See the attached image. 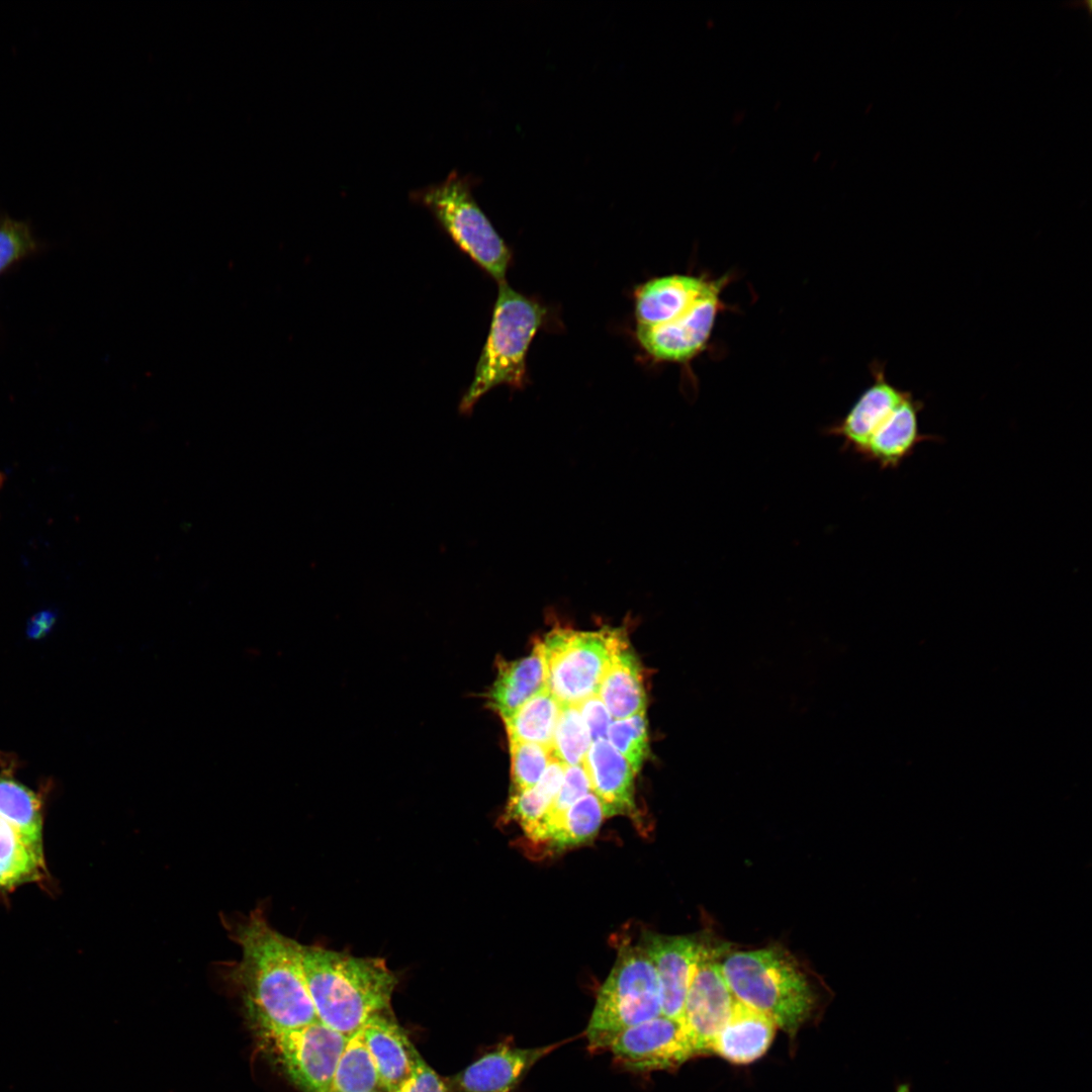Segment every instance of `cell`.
Masks as SVG:
<instances>
[{"label":"cell","instance_id":"1","mask_svg":"<svg viewBox=\"0 0 1092 1092\" xmlns=\"http://www.w3.org/2000/svg\"><path fill=\"white\" fill-rule=\"evenodd\" d=\"M241 958L230 968L265 1037L318 1021L302 966V944L273 929L261 909L232 929Z\"/></svg>","mask_w":1092,"mask_h":1092},{"label":"cell","instance_id":"2","mask_svg":"<svg viewBox=\"0 0 1092 1092\" xmlns=\"http://www.w3.org/2000/svg\"><path fill=\"white\" fill-rule=\"evenodd\" d=\"M302 966L320 1021L346 1036L387 1012L397 983L379 958L302 945Z\"/></svg>","mask_w":1092,"mask_h":1092},{"label":"cell","instance_id":"3","mask_svg":"<svg viewBox=\"0 0 1092 1092\" xmlns=\"http://www.w3.org/2000/svg\"><path fill=\"white\" fill-rule=\"evenodd\" d=\"M719 964L734 998L771 1018L790 1035L811 1015L814 992L784 949L775 946L734 951Z\"/></svg>","mask_w":1092,"mask_h":1092},{"label":"cell","instance_id":"4","mask_svg":"<svg viewBox=\"0 0 1092 1092\" xmlns=\"http://www.w3.org/2000/svg\"><path fill=\"white\" fill-rule=\"evenodd\" d=\"M498 284L489 334L472 382L459 404L462 414H469L483 394L499 384L524 386L526 354L545 314L539 303L515 291L506 281Z\"/></svg>","mask_w":1092,"mask_h":1092},{"label":"cell","instance_id":"5","mask_svg":"<svg viewBox=\"0 0 1092 1092\" xmlns=\"http://www.w3.org/2000/svg\"><path fill=\"white\" fill-rule=\"evenodd\" d=\"M660 1014V989L653 964L640 944H622L597 995L585 1030L588 1050L609 1049L622 1031Z\"/></svg>","mask_w":1092,"mask_h":1092},{"label":"cell","instance_id":"6","mask_svg":"<svg viewBox=\"0 0 1092 1092\" xmlns=\"http://www.w3.org/2000/svg\"><path fill=\"white\" fill-rule=\"evenodd\" d=\"M431 211L461 251L498 283L505 281L511 252L471 193L470 179L452 171L445 180L411 193Z\"/></svg>","mask_w":1092,"mask_h":1092},{"label":"cell","instance_id":"7","mask_svg":"<svg viewBox=\"0 0 1092 1092\" xmlns=\"http://www.w3.org/2000/svg\"><path fill=\"white\" fill-rule=\"evenodd\" d=\"M628 639L622 629L551 630L540 641L547 689L561 705H577L598 694L601 680L620 645Z\"/></svg>","mask_w":1092,"mask_h":1092},{"label":"cell","instance_id":"8","mask_svg":"<svg viewBox=\"0 0 1092 1092\" xmlns=\"http://www.w3.org/2000/svg\"><path fill=\"white\" fill-rule=\"evenodd\" d=\"M264 1038L277 1063L301 1092H332L345 1034L318 1020Z\"/></svg>","mask_w":1092,"mask_h":1092},{"label":"cell","instance_id":"9","mask_svg":"<svg viewBox=\"0 0 1092 1092\" xmlns=\"http://www.w3.org/2000/svg\"><path fill=\"white\" fill-rule=\"evenodd\" d=\"M714 957L703 945L682 1010L681 1023L695 1056L711 1053L736 1001Z\"/></svg>","mask_w":1092,"mask_h":1092},{"label":"cell","instance_id":"10","mask_svg":"<svg viewBox=\"0 0 1092 1092\" xmlns=\"http://www.w3.org/2000/svg\"><path fill=\"white\" fill-rule=\"evenodd\" d=\"M608 1050L619 1066L637 1073L677 1068L695 1057L682 1023L663 1014L625 1029Z\"/></svg>","mask_w":1092,"mask_h":1092},{"label":"cell","instance_id":"11","mask_svg":"<svg viewBox=\"0 0 1092 1092\" xmlns=\"http://www.w3.org/2000/svg\"><path fill=\"white\" fill-rule=\"evenodd\" d=\"M729 276L717 284L680 316L657 326H637L640 345L653 358L685 363L697 356L709 341L723 307L721 294Z\"/></svg>","mask_w":1092,"mask_h":1092},{"label":"cell","instance_id":"12","mask_svg":"<svg viewBox=\"0 0 1092 1092\" xmlns=\"http://www.w3.org/2000/svg\"><path fill=\"white\" fill-rule=\"evenodd\" d=\"M640 945L657 974L661 1014L681 1022L686 996L703 944L688 936L644 932Z\"/></svg>","mask_w":1092,"mask_h":1092},{"label":"cell","instance_id":"13","mask_svg":"<svg viewBox=\"0 0 1092 1092\" xmlns=\"http://www.w3.org/2000/svg\"><path fill=\"white\" fill-rule=\"evenodd\" d=\"M561 1042L537 1048L499 1044L446 1084L448 1092H513L529 1071Z\"/></svg>","mask_w":1092,"mask_h":1092},{"label":"cell","instance_id":"14","mask_svg":"<svg viewBox=\"0 0 1092 1092\" xmlns=\"http://www.w3.org/2000/svg\"><path fill=\"white\" fill-rule=\"evenodd\" d=\"M582 764L590 791L600 800L606 817L639 818L634 799L636 772L607 739L592 742Z\"/></svg>","mask_w":1092,"mask_h":1092},{"label":"cell","instance_id":"15","mask_svg":"<svg viewBox=\"0 0 1092 1092\" xmlns=\"http://www.w3.org/2000/svg\"><path fill=\"white\" fill-rule=\"evenodd\" d=\"M874 382L861 393L841 422L829 428L830 435L843 440L845 447L860 455L870 439L908 394L886 378L881 364L873 368Z\"/></svg>","mask_w":1092,"mask_h":1092},{"label":"cell","instance_id":"16","mask_svg":"<svg viewBox=\"0 0 1092 1092\" xmlns=\"http://www.w3.org/2000/svg\"><path fill=\"white\" fill-rule=\"evenodd\" d=\"M719 278L669 275L648 281L636 292L638 326H657L680 316L706 295Z\"/></svg>","mask_w":1092,"mask_h":1092},{"label":"cell","instance_id":"17","mask_svg":"<svg viewBox=\"0 0 1092 1092\" xmlns=\"http://www.w3.org/2000/svg\"><path fill=\"white\" fill-rule=\"evenodd\" d=\"M361 1029L376 1066L381 1090L392 1092L410 1077L419 1052L386 1012L371 1016Z\"/></svg>","mask_w":1092,"mask_h":1092},{"label":"cell","instance_id":"18","mask_svg":"<svg viewBox=\"0 0 1092 1092\" xmlns=\"http://www.w3.org/2000/svg\"><path fill=\"white\" fill-rule=\"evenodd\" d=\"M922 401L909 391L901 403L877 430L860 455L882 469H895L907 459L918 444L935 439L919 431Z\"/></svg>","mask_w":1092,"mask_h":1092},{"label":"cell","instance_id":"19","mask_svg":"<svg viewBox=\"0 0 1092 1092\" xmlns=\"http://www.w3.org/2000/svg\"><path fill=\"white\" fill-rule=\"evenodd\" d=\"M777 1024L765 1014L739 1001L715 1037L711 1053L734 1064H748L765 1054L775 1037Z\"/></svg>","mask_w":1092,"mask_h":1092},{"label":"cell","instance_id":"20","mask_svg":"<svg viewBox=\"0 0 1092 1092\" xmlns=\"http://www.w3.org/2000/svg\"><path fill=\"white\" fill-rule=\"evenodd\" d=\"M496 678L486 695L487 706L503 720L547 689L544 656L540 642L527 656L515 661L500 660Z\"/></svg>","mask_w":1092,"mask_h":1092},{"label":"cell","instance_id":"21","mask_svg":"<svg viewBox=\"0 0 1092 1092\" xmlns=\"http://www.w3.org/2000/svg\"><path fill=\"white\" fill-rule=\"evenodd\" d=\"M601 698L614 720L646 710V693L639 660L626 639L614 654L599 687Z\"/></svg>","mask_w":1092,"mask_h":1092},{"label":"cell","instance_id":"22","mask_svg":"<svg viewBox=\"0 0 1092 1092\" xmlns=\"http://www.w3.org/2000/svg\"><path fill=\"white\" fill-rule=\"evenodd\" d=\"M564 764L553 755L539 782L531 789L513 793L506 810L509 820H515L526 837L533 840L546 818L563 782Z\"/></svg>","mask_w":1092,"mask_h":1092},{"label":"cell","instance_id":"23","mask_svg":"<svg viewBox=\"0 0 1092 1092\" xmlns=\"http://www.w3.org/2000/svg\"><path fill=\"white\" fill-rule=\"evenodd\" d=\"M43 871L42 846L29 842L0 818V890L38 881Z\"/></svg>","mask_w":1092,"mask_h":1092},{"label":"cell","instance_id":"24","mask_svg":"<svg viewBox=\"0 0 1092 1092\" xmlns=\"http://www.w3.org/2000/svg\"><path fill=\"white\" fill-rule=\"evenodd\" d=\"M561 704L545 689L503 720L509 741L541 744L551 748Z\"/></svg>","mask_w":1092,"mask_h":1092},{"label":"cell","instance_id":"25","mask_svg":"<svg viewBox=\"0 0 1092 1092\" xmlns=\"http://www.w3.org/2000/svg\"><path fill=\"white\" fill-rule=\"evenodd\" d=\"M375 1091H382L379 1075L359 1028L346 1038L336 1066L332 1092Z\"/></svg>","mask_w":1092,"mask_h":1092},{"label":"cell","instance_id":"26","mask_svg":"<svg viewBox=\"0 0 1092 1092\" xmlns=\"http://www.w3.org/2000/svg\"><path fill=\"white\" fill-rule=\"evenodd\" d=\"M0 818L26 840L42 846L40 800L29 788L7 777H0Z\"/></svg>","mask_w":1092,"mask_h":1092},{"label":"cell","instance_id":"27","mask_svg":"<svg viewBox=\"0 0 1092 1092\" xmlns=\"http://www.w3.org/2000/svg\"><path fill=\"white\" fill-rule=\"evenodd\" d=\"M604 818L600 800L589 792L562 814L545 843L555 851L582 844L596 836Z\"/></svg>","mask_w":1092,"mask_h":1092},{"label":"cell","instance_id":"28","mask_svg":"<svg viewBox=\"0 0 1092 1092\" xmlns=\"http://www.w3.org/2000/svg\"><path fill=\"white\" fill-rule=\"evenodd\" d=\"M590 744L577 706L561 705L552 738V755L564 765L581 764Z\"/></svg>","mask_w":1092,"mask_h":1092},{"label":"cell","instance_id":"29","mask_svg":"<svg viewBox=\"0 0 1092 1092\" xmlns=\"http://www.w3.org/2000/svg\"><path fill=\"white\" fill-rule=\"evenodd\" d=\"M607 741L620 752L638 772L649 751L645 711L628 718L613 720Z\"/></svg>","mask_w":1092,"mask_h":1092},{"label":"cell","instance_id":"30","mask_svg":"<svg viewBox=\"0 0 1092 1092\" xmlns=\"http://www.w3.org/2000/svg\"><path fill=\"white\" fill-rule=\"evenodd\" d=\"M510 753L513 793L533 788L552 757L550 747L523 741H510Z\"/></svg>","mask_w":1092,"mask_h":1092},{"label":"cell","instance_id":"31","mask_svg":"<svg viewBox=\"0 0 1092 1092\" xmlns=\"http://www.w3.org/2000/svg\"><path fill=\"white\" fill-rule=\"evenodd\" d=\"M592 792L583 764L564 765L563 782L533 842H546L562 814L580 797Z\"/></svg>","mask_w":1092,"mask_h":1092},{"label":"cell","instance_id":"32","mask_svg":"<svg viewBox=\"0 0 1092 1092\" xmlns=\"http://www.w3.org/2000/svg\"><path fill=\"white\" fill-rule=\"evenodd\" d=\"M36 247L29 226L20 220L0 219V274Z\"/></svg>","mask_w":1092,"mask_h":1092},{"label":"cell","instance_id":"33","mask_svg":"<svg viewBox=\"0 0 1092 1092\" xmlns=\"http://www.w3.org/2000/svg\"><path fill=\"white\" fill-rule=\"evenodd\" d=\"M576 706L592 742L598 739H606L608 728L614 719L598 694L584 699Z\"/></svg>","mask_w":1092,"mask_h":1092},{"label":"cell","instance_id":"34","mask_svg":"<svg viewBox=\"0 0 1092 1092\" xmlns=\"http://www.w3.org/2000/svg\"><path fill=\"white\" fill-rule=\"evenodd\" d=\"M392 1092H448V1089L419 1053L410 1077Z\"/></svg>","mask_w":1092,"mask_h":1092},{"label":"cell","instance_id":"35","mask_svg":"<svg viewBox=\"0 0 1092 1092\" xmlns=\"http://www.w3.org/2000/svg\"><path fill=\"white\" fill-rule=\"evenodd\" d=\"M56 613L44 610L33 615L28 621L26 632L29 638L39 639L44 637L56 623Z\"/></svg>","mask_w":1092,"mask_h":1092},{"label":"cell","instance_id":"36","mask_svg":"<svg viewBox=\"0 0 1092 1092\" xmlns=\"http://www.w3.org/2000/svg\"><path fill=\"white\" fill-rule=\"evenodd\" d=\"M4 476L0 473V484L2 483Z\"/></svg>","mask_w":1092,"mask_h":1092},{"label":"cell","instance_id":"37","mask_svg":"<svg viewBox=\"0 0 1092 1092\" xmlns=\"http://www.w3.org/2000/svg\"><path fill=\"white\" fill-rule=\"evenodd\" d=\"M375 1092H382V1091H375Z\"/></svg>","mask_w":1092,"mask_h":1092}]
</instances>
